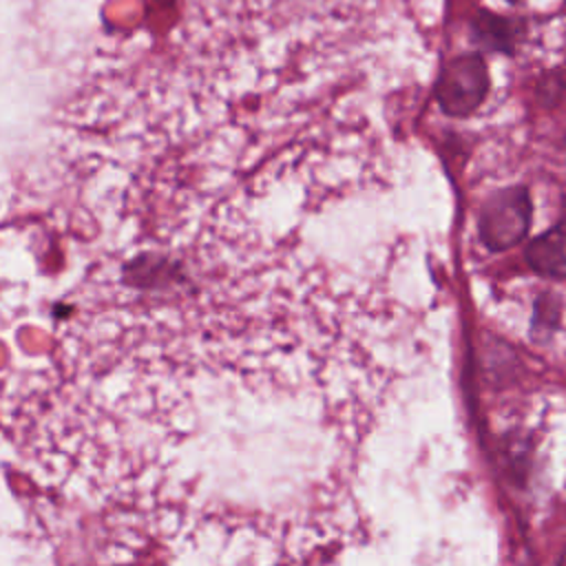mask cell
Returning a JSON list of instances; mask_svg holds the SVG:
<instances>
[{"mask_svg": "<svg viewBox=\"0 0 566 566\" xmlns=\"http://www.w3.org/2000/svg\"><path fill=\"white\" fill-rule=\"evenodd\" d=\"M531 226V199L524 186H511L491 195L480 210V237L486 248L502 252L520 243Z\"/></svg>", "mask_w": 566, "mask_h": 566, "instance_id": "cell-1", "label": "cell"}, {"mask_svg": "<svg viewBox=\"0 0 566 566\" xmlns=\"http://www.w3.org/2000/svg\"><path fill=\"white\" fill-rule=\"evenodd\" d=\"M489 71L478 53L458 55L447 62L436 82L440 108L451 117L471 115L486 97Z\"/></svg>", "mask_w": 566, "mask_h": 566, "instance_id": "cell-2", "label": "cell"}, {"mask_svg": "<svg viewBox=\"0 0 566 566\" xmlns=\"http://www.w3.org/2000/svg\"><path fill=\"white\" fill-rule=\"evenodd\" d=\"M526 261L544 276L566 279V219L528 243Z\"/></svg>", "mask_w": 566, "mask_h": 566, "instance_id": "cell-3", "label": "cell"}, {"mask_svg": "<svg viewBox=\"0 0 566 566\" xmlns=\"http://www.w3.org/2000/svg\"><path fill=\"white\" fill-rule=\"evenodd\" d=\"M559 566H566V548H564V553H562V557H559Z\"/></svg>", "mask_w": 566, "mask_h": 566, "instance_id": "cell-4", "label": "cell"}, {"mask_svg": "<svg viewBox=\"0 0 566 566\" xmlns=\"http://www.w3.org/2000/svg\"><path fill=\"white\" fill-rule=\"evenodd\" d=\"M509 2H515V0H509Z\"/></svg>", "mask_w": 566, "mask_h": 566, "instance_id": "cell-5", "label": "cell"}]
</instances>
